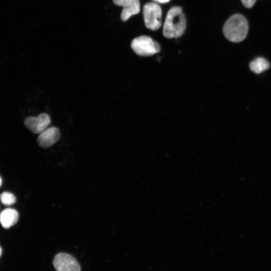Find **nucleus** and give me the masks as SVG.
<instances>
[{"label": "nucleus", "mask_w": 271, "mask_h": 271, "mask_svg": "<svg viewBox=\"0 0 271 271\" xmlns=\"http://www.w3.org/2000/svg\"><path fill=\"white\" fill-rule=\"evenodd\" d=\"M186 19L180 7H172L168 12L163 25V34L168 39L177 38L184 33Z\"/></svg>", "instance_id": "1"}, {"label": "nucleus", "mask_w": 271, "mask_h": 271, "mask_svg": "<svg viewBox=\"0 0 271 271\" xmlns=\"http://www.w3.org/2000/svg\"><path fill=\"white\" fill-rule=\"evenodd\" d=\"M248 31V24L246 18L240 14L231 16L223 27L224 35L233 42H239L246 37Z\"/></svg>", "instance_id": "2"}, {"label": "nucleus", "mask_w": 271, "mask_h": 271, "mask_svg": "<svg viewBox=\"0 0 271 271\" xmlns=\"http://www.w3.org/2000/svg\"><path fill=\"white\" fill-rule=\"evenodd\" d=\"M131 48L137 55L142 56H152L161 50L159 44L147 36L134 38L131 41Z\"/></svg>", "instance_id": "3"}, {"label": "nucleus", "mask_w": 271, "mask_h": 271, "mask_svg": "<svg viewBox=\"0 0 271 271\" xmlns=\"http://www.w3.org/2000/svg\"><path fill=\"white\" fill-rule=\"evenodd\" d=\"M143 15L146 27L152 31L159 29L161 26L162 10L155 3L146 4L143 8Z\"/></svg>", "instance_id": "4"}, {"label": "nucleus", "mask_w": 271, "mask_h": 271, "mask_svg": "<svg viewBox=\"0 0 271 271\" xmlns=\"http://www.w3.org/2000/svg\"><path fill=\"white\" fill-rule=\"evenodd\" d=\"M53 263L56 271H81L78 261L67 253H57L54 258Z\"/></svg>", "instance_id": "5"}, {"label": "nucleus", "mask_w": 271, "mask_h": 271, "mask_svg": "<svg viewBox=\"0 0 271 271\" xmlns=\"http://www.w3.org/2000/svg\"><path fill=\"white\" fill-rule=\"evenodd\" d=\"M51 123L50 116L41 113L37 117L29 116L24 121L25 126L34 133H40L46 129Z\"/></svg>", "instance_id": "6"}, {"label": "nucleus", "mask_w": 271, "mask_h": 271, "mask_svg": "<svg viewBox=\"0 0 271 271\" xmlns=\"http://www.w3.org/2000/svg\"><path fill=\"white\" fill-rule=\"evenodd\" d=\"M113 3L117 6L123 7L120 19L126 21L131 16L138 14L140 11L139 0H112Z\"/></svg>", "instance_id": "7"}, {"label": "nucleus", "mask_w": 271, "mask_h": 271, "mask_svg": "<svg viewBox=\"0 0 271 271\" xmlns=\"http://www.w3.org/2000/svg\"><path fill=\"white\" fill-rule=\"evenodd\" d=\"M60 132L59 129L52 126L47 128L40 133L38 138L39 145L43 148L51 147L60 139Z\"/></svg>", "instance_id": "8"}, {"label": "nucleus", "mask_w": 271, "mask_h": 271, "mask_svg": "<svg viewBox=\"0 0 271 271\" xmlns=\"http://www.w3.org/2000/svg\"><path fill=\"white\" fill-rule=\"evenodd\" d=\"M19 213L15 209L8 208L0 213V224L5 228H9L18 222Z\"/></svg>", "instance_id": "9"}, {"label": "nucleus", "mask_w": 271, "mask_h": 271, "mask_svg": "<svg viewBox=\"0 0 271 271\" xmlns=\"http://www.w3.org/2000/svg\"><path fill=\"white\" fill-rule=\"evenodd\" d=\"M269 66V63L266 59L257 57L250 63L249 68L252 72L259 74L268 69Z\"/></svg>", "instance_id": "10"}, {"label": "nucleus", "mask_w": 271, "mask_h": 271, "mask_svg": "<svg viewBox=\"0 0 271 271\" xmlns=\"http://www.w3.org/2000/svg\"><path fill=\"white\" fill-rule=\"evenodd\" d=\"M1 202L5 205L10 206L15 203L16 198L15 196L10 192L5 191L0 195Z\"/></svg>", "instance_id": "11"}, {"label": "nucleus", "mask_w": 271, "mask_h": 271, "mask_svg": "<svg viewBox=\"0 0 271 271\" xmlns=\"http://www.w3.org/2000/svg\"><path fill=\"white\" fill-rule=\"evenodd\" d=\"M256 0H241L243 5L246 8H251Z\"/></svg>", "instance_id": "12"}, {"label": "nucleus", "mask_w": 271, "mask_h": 271, "mask_svg": "<svg viewBox=\"0 0 271 271\" xmlns=\"http://www.w3.org/2000/svg\"><path fill=\"white\" fill-rule=\"evenodd\" d=\"M158 3L165 4L168 3L170 0H154Z\"/></svg>", "instance_id": "13"}, {"label": "nucleus", "mask_w": 271, "mask_h": 271, "mask_svg": "<svg viewBox=\"0 0 271 271\" xmlns=\"http://www.w3.org/2000/svg\"><path fill=\"white\" fill-rule=\"evenodd\" d=\"M2 182H3V181H2V178H1V176H0V187H1V186H2Z\"/></svg>", "instance_id": "14"}, {"label": "nucleus", "mask_w": 271, "mask_h": 271, "mask_svg": "<svg viewBox=\"0 0 271 271\" xmlns=\"http://www.w3.org/2000/svg\"><path fill=\"white\" fill-rule=\"evenodd\" d=\"M1 253H2V249H1V248L0 247V255H1Z\"/></svg>", "instance_id": "15"}]
</instances>
